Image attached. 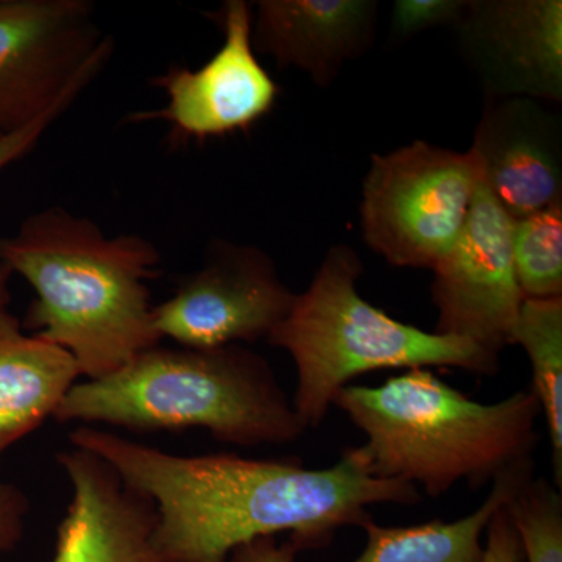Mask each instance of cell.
Masks as SVG:
<instances>
[{"label":"cell","mask_w":562,"mask_h":562,"mask_svg":"<svg viewBox=\"0 0 562 562\" xmlns=\"http://www.w3.org/2000/svg\"><path fill=\"white\" fill-rule=\"evenodd\" d=\"M80 379L68 351L25 331L9 308L0 310V454L54 419Z\"/></svg>","instance_id":"cell-15"},{"label":"cell","mask_w":562,"mask_h":562,"mask_svg":"<svg viewBox=\"0 0 562 562\" xmlns=\"http://www.w3.org/2000/svg\"><path fill=\"white\" fill-rule=\"evenodd\" d=\"M54 420L131 431L203 428L231 446H284L306 427L271 364L244 346L157 344L116 372L80 380Z\"/></svg>","instance_id":"cell-3"},{"label":"cell","mask_w":562,"mask_h":562,"mask_svg":"<svg viewBox=\"0 0 562 562\" xmlns=\"http://www.w3.org/2000/svg\"><path fill=\"white\" fill-rule=\"evenodd\" d=\"M294 297L265 251L220 244L154 306L155 330L161 341L188 349L257 342L288 316Z\"/></svg>","instance_id":"cell-8"},{"label":"cell","mask_w":562,"mask_h":562,"mask_svg":"<svg viewBox=\"0 0 562 562\" xmlns=\"http://www.w3.org/2000/svg\"><path fill=\"white\" fill-rule=\"evenodd\" d=\"M27 513L29 501L24 492L0 475V553L20 541Z\"/></svg>","instance_id":"cell-23"},{"label":"cell","mask_w":562,"mask_h":562,"mask_svg":"<svg viewBox=\"0 0 562 562\" xmlns=\"http://www.w3.org/2000/svg\"><path fill=\"white\" fill-rule=\"evenodd\" d=\"M0 257L35 292L22 327L68 351L81 379L110 375L162 342L149 290L161 254L144 236H109L90 217L49 206L0 239Z\"/></svg>","instance_id":"cell-2"},{"label":"cell","mask_w":562,"mask_h":562,"mask_svg":"<svg viewBox=\"0 0 562 562\" xmlns=\"http://www.w3.org/2000/svg\"><path fill=\"white\" fill-rule=\"evenodd\" d=\"M299 549L290 541L277 542L276 538H261L239 547L228 562H295Z\"/></svg>","instance_id":"cell-24"},{"label":"cell","mask_w":562,"mask_h":562,"mask_svg":"<svg viewBox=\"0 0 562 562\" xmlns=\"http://www.w3.org/2000/svg\"><path fill=\"white\" fill-rule=\"evenodd\" d=\"M513 220L480 181L452 250L432 269L439 335L458 336L501 357L524 294L512 247Z\"/></svg>","instance_id":"cell-9"},{"label":"cell","mask_w":562,"mask_h":562,"mask_svg":"<svg viewBox=\"0 0 562 562\" xmlns=\"http://www.w3.org/2000/svg\"><path fill=\"white\" fill-rule=\"evenodd\" d=\"M528 562H562V497L547 480H528L508 503Z\"/></svg>","instance_id":"cell-19"},{"label":"cell","mask_w":562,"mask_h":562,"mask_svg":"<svg viewBox=\"0 0 562 562\" xmlns=\"http://www.w3.org/2000/svg\"><path fill=\"white\" fill-rule=\"evenodd\" d=\"M508 503L495 512L487 525L482 562H522V546L509 517Z\"/></svg>","instance_id":"cell-21"},{"label":"cell","mask_w":562,"mask_h":562,"mask_svg":"<svg viewBox=\"0 0 562 562\" xmlns=\"http://www.w3.org/2000/svg\"><path fill=\"white\" fill-rule=\"evenodd\" d=\"M512 247L524 299L562 297V202L513 221Z\"/></svg>","instance_id":"cell-18"},{"label":"cell","mask_w":562,"mask_h":562,"mask_svg":"<svg viewBox=\"0 0 562 562\" xmlns=\"http://www.w3.org/2000/svg\"><path fill=\"white\" fill-rule=\"evenodd\" d=\"M69 441L149 498L173 562H228L239 547L279 532H290L299 552L321 549L339 528L372 519L373 505L420 501L413 484L371 475L353 447L330 468L308 469L299 460L165 452L95 427H77Z\"/></svg>","instance_id":"cell-1"},{"label":"cell","mask_w":562,"mask_h":562,"mask_svg":"<svg viewBox=\"0 0 562 562\" xmlns=\"http://www.w3.org/2000/svg\"><path fill=\"white\" fill-rule=\"evenodd\" d=\"M376 10L371 0H261L251 41L281 68L294 66L324 87L371 46Z\"/></svg>","instance_id":"cell-14"},{"label":"cell","mask_w":562,"mask_h":562,"mask_svg":"<svg viewBox=\"0 0 562 562\" xmlns=\"http://www.w3.org/2000/svg\"><path fill=\"white\" fill-rule=\"evenodd\" d=\"M57 461L72 497L52 562H173L158 541L155 506L109 462L74 446Z\"/></svg>","instance_id":"cell-11"},{"label":"cell","mask_w":562,"mask_h":562,"mask_svg":"<svg viewBox=\"0 0 562 562\" xmlns=\"http://www.w3.org/2000/svg\"><path fill=\"white\" fill-rule=\"evenodd\" d=\"M480 181L471 150L416 140L373 155L361 203L366 243L398 268L432 271L457 243Z\"/></svg>","instance_id":"cell-6"},{"label":"cell","mask_w":562,"mask_h":562,"mask_svg":"<svg viewBox=\"0 0 562 562\" xmlns=\"http://www.w3.org/2000/svg\"><path fill=\"white\" fill-rule=\"evenodd\" d=\"M335 406L364 435L353 449L371 475L420 486L431 497L461 482L494 483L532 458L542 414L531 390L480 403L431 369H412L376 387L350 384Z\"/></svg>","instance_id":"cell-4"},{"label":"cell","mask_w":562,"mask_h":562,"mask_svg":"<svg viewBox=\"0 0 562 562\" xmlns=\"http://www.w3.org/2000/svg\"><path fill=\"white\" fill-rule=\"evenodd\" d=\"M512 344L530 360L532 394L541 405L552 442L554 486H562V297L524 299Z\"/></svg>","instance_id":"cell-17"},{"label":"cell","mask_w":562,"mask_h":562,"mask_svg":"<svg viewBox=\"0 0 562 562\" xmlns=\"http://www.w3.org/2000/svg\"><path fill=\"white\" fill-rule=\"evenodd\" d=\"M462 47L484 87L502 98L560 101L561 0L468 3Z\"/></svg>","instance_id":"cell-12"},{"label":"cell","mask_w":562,"mask_h":562,"mask_svg":"<svg viewBox=\"0 0 562 562\" xmlns=\"http://www.w3.org/2000/svg\"><path fill=\"white\" fill-rule=\"evenodd\" d=\"M465 9L468 2L460 0H397L392 7L391 41L401 43L438 25L457 24Z\"/></svg>","instance_id":"cell-20"},{"label":"cell","mask_w":562,"mask_h":562,"mask_svg":"<svg viewBox=\"0 0 562 562\" xmlns=\"http://www.w3.org/2000/svg\"><path fill=\"white\" fill-rule=\"evenodd\" d=\"M471 151L483 183L513 221L562 201L560 128L535 99L487 106Z\"/></svg>","instance_id":"cell-13"},{"label":"cell","mask_w":562,"mask_h":562,"mask_svg":"<svg viewBox=\"0 0 562 562\" xmlns=\"http://www.w3.org/2000/svg\"><path fill=\"white\" fill-rule=\"evenodd\" d=\"M69 109H57L50 111L46 116L40 117L38 121L25 125L20 131L3 133L0 135V172L9 168L10 165L21 160L25 155L31 154L40 139L46 135L47 131L55 124L63 114Z\"/></svg>","instance_id":"cell-22"},{"label":"cell","mask_w":562,"mask_h":562,"mask_svg":"<svg viewBox=\"0 0 562 562\" xmlns=\"http://www.w3.org/2000/svg\"><path fill=\"white\" fill-rule=\"evenodd\" d=\"M361 272L350 247H331L310 286L295 294L290 313L266 339L294 361L297 390L291 401L306 430L319 427L339 392L366 373L432 368L498 372V355L469 339L403 324L364 301L358 291Z\"/></svg>","instance_id":"cell-5"},{"label":"cell","mask_w":562,"mask_h":562,"mask_svg":"<svg viewBox=\"0 0 562 562\" xmlns=\"http://www.w3.org/2000/svg\"><path fill=\"white\" fill-rule=\"evenodd\" d=\"M113 50L88 0H0V135L70 109Z\"/></svg>","instance_id":"cell-7"},{"label":"cell","mask_w":562,"mask_h":562,"mask_svg":"<svg viewBox=\"0 0 562 562\" xmlns=\"http://www.w3.org/2000/svg\"><path fill=\"white\" fill-rule=\"evenodd\" d=\"M251 14L244 0L225 2L217 14L221 49L201 68L177 66L155 77L151 85L165 92V105L128 121H162L177 139L199 143L254 127L276 105L280 90L258 60Z\"/></svg>","instance_id":"cell-10"},{"label":"cell","mask_w":562,"mask_h":562,"mask_svg":"<svg viewBox=\"0 0 562 562\" xmlns=\"http://www.w3.org/2000/svg\"><path fill=\"white\" fill-rule=\"evenodd\" d=\"M11 276L13 273H11L9 266L0 257V310L9 308Z\"/></svg>","instance_id":"cell-25"},{"label":"cell","mask_w":562,"mask_h":562,"mask_svg":"<svg viewBox=\"0 0 562 562\" xmlns=\"http://www.w3.org/2000/svg\"><path fill=\"white\" fill-rule=\"evenodd\" d=\"M532 458L513 465L492 483L475 512L453 522L436 519L414 527H383L366 520L361 528L368 542L353 562H482V539L492 516L532 479Z\"/></svg>","instance_id":"cell-16"}]
</instances>
